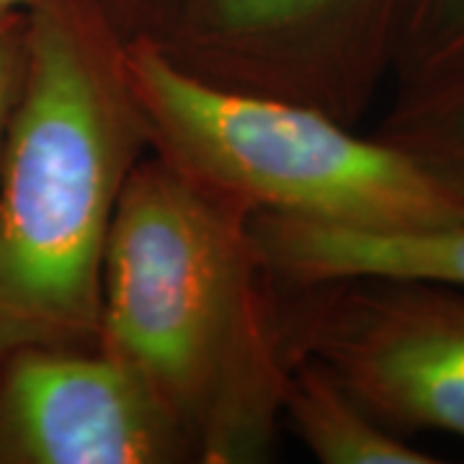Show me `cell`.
I'll list each match as a JSON object with an SVG mask.
<instances>
[{
	"mask_svg": "<svg viewBox=\"0 0 464 464\" xmlns=\"http://www.w3.org/2000/svg\"><path fill=\"white\" fill-rule=\"evenodd\" d=\"M250 212L148 152L116 207L96 346L173 420L197 464L268 462L286 353Z\"/></svg>",
	"mask_w": 464,
	"mask_h": 464,
	"instance_id": "obj_1",
	"label": "cell"
},
{
	"mask_svg": "<svg viewBox=\"0 0 464 464\" xmlns=\"http://www.w3.org/2000/svg\"><path fill=\"white\" fill-rule=\"evenodd\" d=\"M26 75L0 155V353L93 346L121 191L150 152L127 34L101 0H36Z\"/></svg>",
	"mask_w": 464,
	"mask_h": 464,
	"instance_id": "obj_2",
	"label": "cell"
},
{
	"mask_svg": "<svg viewBox=\"0 0 464 464\" xmlns=\"http://www.w3.org/2000/svg\"><path fill=\"white\" fill-rule=\"evenodd\" d=\"M124 67L150 152L250 215L364 232L464 222L447 186L374 132L304 103L209 83L145 36H127Z\"/></svg>",
	"mask_w": 464,
	"mask_h": 464,
	"instance_id": "obj_3",
	"label": "cell"
},
{
	"mask_svg": "<svg viewBox=\"0 0 464 464\" xmlns=\"http://www.w3.org/2000/svg\"><path fill=\"white\" fill-rule=\"evenodd\" d=\"M413 0H168L150 39L217 85L359 127L392 83Z\"/></svg>",
	"mask_w": 464,
	"mask_h": 464,
	"instance_id": "obj_4",
	"label": "cell"
},
{
	"mask_svg": "<svg viewBox=\"0 0 464 464\" xmlns=\"http://www.w3.org/2000/svg\"><path fill=\"white\" fill-rule=\"evenodd\" d=\"M286 356L343 382L390 429L464 439V286L353 276L271 284Z\"/></svg>",
	"mask_w": 464,
	"mask_h": 464,
	"instance_id": "obj_5",
	"label": "cell"
},
{
	"mask_svg": "<svg viewBox=\"0 0 464 464\" xmlns=\"http://www.w3.org/2000/svg\"><path fill=\"white\" fill-rule=\"evenodd\" d=\"M0 464H197L183 433L103 348L0 353Z\"/></svg>",
	"mask_w": 464,
	"mask_h": 464,
	"instance_id": "obj_6",
	"label": "cell"
},
{
	"mask_svg": "<svg viewBox=\"0 0 464 464\" xmlns=\"http://www.w3.org/2000/svg\"><path fill=\"white\" fill-rule=\"evenodd\" d=\"M250 230L271 284L295 286L353 276H395L464 286V222L364 232L253 215Z\"/></svg>",
	"mask_w": 464,
	"mask_h": 464,
	"instance_id": "obj_7",
	"label": "cell"
},
{
	"mask_svg": "<svg viewBox=\"0 0 464 464\" xmlns=\"http://www.w3.org/2000/svg\"><path fill=\"white\" fill-rule=\"evenodd\" d=\"M282 420L320 464L441 462L382 423L343 382L304 356H286Z\"/></svg>",
	"mask_w": 464,
	"mask_h": 464,
	"instance_id": "obj_8",
	"label": "cell"
},
{
	"mask_svg": "<svg viewBox=\"0 0 464 464\" xmlns=\"http://www.w3.org/2000/svg\"><path fill=\"white\" fill-rule=\"evenodd\" d=\"M374 134L413 155L464 207V70L392 96Z\"/></svg>",
	"mask_w": 464,
	"mask_h": 464,
	"instance_id": "obj_9",
	"label": "cell"
},
{
	"mask_svg": "<svg viewBox=\"0 0 464 464\" xmlns=\"http://www.w3.org/2000/svg\"><path fill=\"white\" fill-rule=\"evenodd\" d=\"M464 70V0H413L402 32L392 96L441 83Z\"/></svg>",
	"mask_w": 464,
	"mask_h": 464,
	"instance_id": "obj_10",
	"label": "cell"
},
{
	"mask_svg": "<svg viewBox=\"0 0 464 464\" xmlns=\"http://www.w3.org/2000/svg\"><path fill=\"white\" fill-rule=\"evenodd\" d=\"M29 16L26 11H0V155L26 75Z\"/></svg>",
	"mask_w": 464,
	"mask_h": 464,
	"instance_id": "obj_11",
	"label": "cell"
},
{
	"mask_svg": "<svg viewBox=\"0 0 464 464\" xmlns=\"http://www.w3.org/2000/svg\"><path fill=\"white\" fill-rule=\"evenodd\" d=\"M127 36H150L166 11L168 0H101Z\"/></svg>",
	"mask_w": 464,
	"mask_h": 464,
	"instance_id": "obj_12",
	"label": "cell"
},
{
	"mask_svg": "<svg viewBox=\"0 0 464 464\" xmlns=\"http://www.w3.org/2000/svg\"><path fill=\"white\" fill-rule=\"evenodd\" d=\"M36 0H0V11H26Z\"/></svg>",
	"mask_w": 464,
	"mask_h": 464,
	"instance_id": "obj_13",
	"label": "cell"
}]
</instances>
